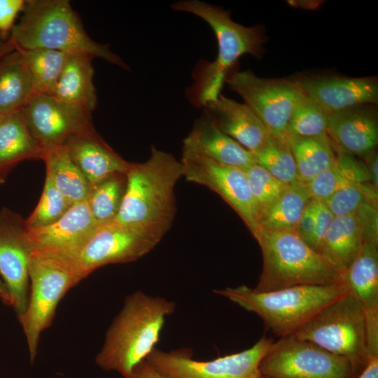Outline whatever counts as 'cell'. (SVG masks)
I'll list each match as a JSON object with an SVG mask.
<instances>
[{
	"label": "cell",
	"instance_id": "obj_1",
	"mask_svg": "<svg viewBox=\"0 0 378 378\" xmlns=\"http://www.w3.org/2000/svg\"><path fill=\"white\" fill-rule=\"evenodd\" d=\"M176 307L173 301L141 290L127 295L107 330L96 356L97 365L122 377L129 375L155 349L166 318L174 313Z\"/></svg>",
	"mask_w": 378,
	"mask_h": 378
},
{
	"label": "cell",
	"instance_id": "obj_2",
	"mask_svg": "<svg viewBox=\"0 0 378 378\" xmlns=\"http://www.w3.org/2000/svg\"><path fill=\"white\" fill-rule=\"evenodd\" d=\"M125 176V194L113 221L164 236L176 211L174 188L183 176L181 160L152 147L145 162L129 164Z\"/></svg>",
	"mask_w": 378,
	"mask_h": 378
},
{
	"label": "cell",
	"instance_id": "obj_3",
	"mask_svg": "<svg viewBox=\"0 0 378 378\" xmlns=\"http://www.w3.org/2000/svg\"><path fill=\"white\" fill-rule=\"evenodd\" d=\"M20 22L11 30L15 48L50 49L68 55L102 58L125 69L128 66L108 46L92 40L67 0L25 1Z\"/></svg>",
	"mask_w": 378,
	"mask_h": 378
},
{
	"label": "cell",
	"instance_id": "obj_4",
	"mask_svg": "<svg viewBox=\"0 0 378 378\" xmlns=\"http://www.w3.org/2000/svg\"><path fill=\"white\" fill-rule=\"evenodd\" d=\"M172 8L195 15L213 30L218 44L216 59L195 76L192 86L195 102L204 106L220 94L227 76L244 55L259 57L263 52L266 36L262 26L245 27L234 22L228 10L200 0H181Z\"/></svg>",
	"mask_w": 378,
	"mask_h": 378
},
{
	"label": "cell",
	"instance_id": "obj_5",
	"mask_svg": "<svg viewBox=\"0 0 378 378\" xmlns=\"http://www.w3.org/2000/svg\"><path fill=\"white\" fill-rule=\"evenodd\" d=\"M214 292L259 316L280 337L293 334L325 306L348 293L342 281L329 285H298L258 291L245 285Z\"/></svg>",
	"mask_w": 378,
	"mask_h": 378
},
{
	"label": "cell",
	"instance_id": "obj_6",
	"mask_svg": "<svg viewBox=\"0 0 378 378\" xmlns=\"http://www.w3.org/2000/svg\"><path fill=\"white\" fill-rule=\"evenodd\" d=\"M255 238L263 259L262 271L254 288L258 291L342 281L340 274L295 230L260 232Z\"/></svg>",
	"mask_w": 378,
	"mask_h": 378
},
{
	"label": "cell",
	"instance_id": "obj_7",
	"mask_svg": "<svg viewBox=\"0 0 378 378\" xmlns=\"http://www.w3.org/2000/svg\"><path fill=\"white\" fill-rule=\"evenodd\" d=\"M29 278L31 293L27 307L18 317L26 337L30 361L33 362L40 335L51 324L59 301L83 279L72 258L43 251H33Z\"/></svg>",
	"mask_w": 378,
	"mask_h": 378
},
{
	"label": "cell",
	"instance_id": "obj_8",
	"mask_svg": "<svg viewBox=\"0 0 378 378\" xmlns=\"http://www.w3.org/2000/svg\"><path fill=\"white\" fill-rule=\"evenodd\" d=\"M293 334L346 358L355 368L365 366L370 358L364 312L349 292L322 308Z\"/></svg>",
	"mask_w": 378,
	"mask_h": 378
},
{
	"label": "cell",
	"instance_id": "obj_9",
	"mask_svg": "<svg viewBox=\"0 0 378 378\" xmlns=\"http://www.w3.org/2000/svg\"><path fill=\"white\" fill-rule=\"evenodd\" d=\"M273 342L262 336L246 350L206 361L194 359L188 348L169 351L155 348L146 361L167 378H258L260 363Z\"/></svg>",
	"mask_w": 378,
	"mask_h": 378
},
{
	"label": "cell",
	"instance_id": "obj_10",
	"mask_svg": "<svg viewBox=\"0 0 378 378\" xmlns=\"http://www.w3.org/2000/svg\"><path fill=\"white\" fill-rule=\"evenodd\" d=\"M225 83L242 98L271 136L287 142L292 112L302 92L299 80L261 78L245 70L232 71Z\"/></svg>",
	"mask_w": 378,
	"mask_h": 378
},
{
	"label": "cell",
	"instance_id": "obj_11",
	"mask_svg": "<svg viewBox=\"0 0 378 378\" xmlns=\"http://www.w3.org/2000/svg\"><path fill=\"white\" fill-rule=\"evenodd\" d=\"M351 361L291 334L273 342L262 358L261 375L272 378H349Z\"/></svg>",
	"mask_w": 378,
	"mask_h": 378
},
{
	"label": "cell",
	"instance_id": "obj_12",
	"mask_svg": "<svg viewBox=\"0 0 378 378\" xmlns=\"http://www.w3.org/2000/svg\"><path fill=\"white\" fill-rule=\"evenodd\" d=\"M162 237L112 221L97 226L72 258L85 279L102 266L136 260L153 250Z\"/></svg>",
	"mask_w": 378,
	"mask_h": 378
},
{
	"label": "cell",
	"instance_id": "obj_13",
	"mask_svg": "<svg viewBox=\"0 0 378 378\" xmlns=\"http://www.w3.org/2000/svg\"><path fill=\"white\" fill-rule=\"evenodd\" d=\"M20 111L43 151L63 145L74 135L94 130L92 113L48 94H33Z\"/></svg>",
	"mask_w": 378,
	"mask_h": 378
},
{
	"label": "cell",
	"instance_id": "obj_14",
	"mask_svg": "<svg viewBox=\"0 0 378 378\" xmlns=\"http://www.w3.org/2000/svg\"><path fill=\"white\" fill-rule=\"evenodd\" d=\"M25 220L8 209L0 211V276L18 316L28 304L29 264L33 252Z\"/></svg>",
	"mask_w": 378,
	"mask_h": 378
},
{
	"label": "cell",
	"instance_id": "obj_15",
	"mask_svg": "<svg viewBox=\"0 0 378 378\" xmlns=\"http://www.w3.org/2000/svg\"><path fill=\"white\" fill-rule=\"evenodd\" d=\"M183 176L218 194L239 214L255 237L258 224L245 170L197 157L182 156Z\"/></svg>",
	"mask_w": 378,
	"mask_h": 378
},
{
	"label": "cell",
	"instance_id": "obj_16",
	"mask_svg": "<svg viewBox=\"0 0 378 378\" xmlns=\"http://www.w3.org/2000/svg\"><path fill=\"white\" fill-rule=\"evenodd\" d=\"M341 278L348 292L354 295L362 306L369 357H378L377 244L364 242Z\"/></svg>",
	"mask_w": 378,
	"mask_h": 378
},
{
	"label": "cell",
	"instance_id": "obj_17",
	"mask_svg": "<svg viewBox=\"0 0 378 378\" xmlns=\"http://www.w3.org/2000/svg\"><path fill=\"white\" fill-rule=\"evenodd\" d=\"M97 226L86 200L73 204L56 222L27 231L34 251L72 258Z\"/></svg>",
	"mask_w": 378,
	"mask_h": 378
},
{
	"label": "cell",
	"instance_id": "obj_18",
	"mask_svg": "<svg viewBox=\"0 0 378 378\" xmlns=\"http://www.w3.org/2000/svg\"><path fill=\"white\" fill-rule=\"evenodd\" d=\"M299 81L304 92L330 114L378 102V81L375 77L318 76Z\"/></svg>",
	"mask_w": 378,
	"mask_h": 378
},
{
	"label": "cell",
	"instance_id": "obj_19",
	"mask_svg": "<svg viewBox=\"0 0 378 378\" xmlns=\"http://www.w3.org/2000/svg\"><path fill=\"white\" fill-rule=\"evenodd\" d=\"M374 104H363L330 114L327 135L337 151L366 155L378 143Z\"/></svg>",
	"mask_w": 378,
	"mask_h": 378
},
{
	"label": "cell",
	"instance_id": "obj_20",
	"mask_svg": "<svg viewBox=\"0 0 378 378\" xmlns=\"http://www.w3.org/2000/svg\"><path fill=\"white\" fill-rule=\"evenodd\" d=\"M182 156L202 158L244 170L255 164L252 152L223 133L205 115L195 120L183 139Z\"/></svg>",
	"mask_w": 378,
	"mask_h": 378
},
{
	"label": "cell",
	"instance_id": "obj_21",
	"mask_svg": "<svg viewBox=\"0 0 378 378\" xmlns=\"http://www.w3.org/2000/svg\"><path fill=\"white\" fill-rule=\"evenodd\" d=\"M203 107L204 115L219 130L252 153L260 150L271 136L263 122L244 103L220 94Z\"/></svg>",
	"mask_w": 378,
	"mask_h": 378
},
{
	"label": "cell",
	"instance_id": "obj_22",
	"mask_svg": "<svg viewBox=\"0 0 378 378\" xmlns=\"http://www.w3.org/2000/svg\"><path fill=\"white\" fill-rule=\"evenodd\" d=\"M91 186L118 174H125L130 162L115 153L94 130L72 136L63 144Z\"/></svg>",
	"mask_w": 378,
	"mask_h": 378
},
{
	"label": "cell",
	"instance_id": "obj_23",
	"mask_svg": "<svg viewBox=\"0 0 378 378\" xmlns=\"http://www.w3.org/2000/svg\"><path fill=\"white\" fill-rule=\"evenodd\" d=\"M92 59L87 55H69L50 95L92 113L97 104Z\"/></svg>",
	"mask_w": 378,
	"mask_h": 378
},
{
	"label": "cell",
	"instance_id": "obj_24",
	"mask_svg": "<svg viewBox=\"0 0 378 378\" xmlns=\"http://www.w3.org/2000/svg\"><path fill=\"white\" fill-rule=\"evenodd\" d=\"M363 243V232L356 211L349 215L334 217L319 253L342 275Z\"/></svg>",
	"mask_w": 378,
	"mask_h": 378
},
{
	"label": "cell",
	"instance_id": "obj_25",
	"mask_svg": "<svg viewBox=\"0 0 378 378\" xmlns=\"http://www.w3.org/2000/svg\"><path fill=\"white\" fill-rule=\"evenodd\" d=\"M33 94L26 62L15 48L0 59V117L20 111Z\"/></svg>",
	"mask_w": 378,
	"mask_h": 378
},
{
	"label": "cell",
	"instance_id": "obj_26",
	"mask_svg": "<svg viewBox=\"0 0 378 378\" xmlns=\"http://www.w3.org/2000/svg\"><path fill=\"white\" fill-rule=\"evenodd\" d=\"M42 157L20 111L0 117V173L22 160Z\"/></svg>",
	"mask_w": 378,
	"mask_h": 378
},
{
	"label": "cell",
	"instance_id": "obj_27",
	"mask_svg": "<svg viewBox=\"0 0 378 378\" xmlns=\"http://www.w3.org/2000/svg\"><path fill=\"white\" fill-rule=\"evenodd\" d=\"M369 181L366 165L351 155L337 151L333 164L305 184L311 198L324 201L344 187Z\"/></svg>",
	"mask_w": 378,
	"mask_h": 378
},
{
	"label": "cell",
	"instance_id": "obj_28",
	"mask_svg": "<svg viewBox=\"0 0 378 378\" xmlns=\"http://www.w3.org/2000/svg\"><path fill=\"white\" fill-rule=\"evenodd\" d=\"M42 160L46 175L71 204L87 200L90 185L63 145L44 149Z\"/></svg>",
	"mask_w": 378,
	"mask_h": 378
},
{
	"label": "cell",
	"instance_id": "obj_29",
	"mask_svg": "<svg viewBox=\"0 0 378 378\" xmlns=\"http://www.w3.org/2000/svg\"><path fill=\"white\" fill-rule=\"evenodd\" d=\"M294 158L298 181L307 183L330 168L336 153L327 134L312 137L291 136L287 141Z\"/></svg>",
	"mask_w": 378,
	"mask_h": 378
},
{
	"label": "cell",
	"instance_id": "obj_30",
	"mask_svg": "<svg viewBox=\"0 0 378 378\" xmlns=\"http://www.w3.org/2000/svg\"><path fill=\"white\" fill-rule=\"evenodd\" d=\"M311 199L305 183L289 184L259 221L255 237L260 232L295 230Z\"/></svg>",
	"mask_w": 378,
	"mask_h": 378
},
{
	"label": "cell",
	"instance_id": "obj_31",
	"mask_svg": "<svg viewBox=\"0 0 378 378\" xmlns=\"http://www.w3.org/2000/svg\"><path fill=\"white\" fill-rule=\"evenodd\" d=\"M18 50L22 52L28 67L34 94L41 93L50 94L62 73L69 55L45 48Z\"/></svg>",
	"mask_w": 378,
	"mask_h": 378
},
{
	"label": "cell",
	"instance_id": "obj_32",
	"mask_svg": "<svg viewBox=\"0 0 378 378\" xmlns=\"http://www.w3.org/2000/svg\"><path fill=\"white\" fill-rule=\"evenodd\" d=\"M125 188V174H114L90 186L87 202L98 226L115 220Z\"/></svg>",
	"mask_w": 378,
	"mask_h": 378
},
{
	"label": "cell",
	"instance_id": "obj_33",
	"mask_svg": "<svg viewBox=\"0 0 378 378\" xmlns=\"http://www.w3.org/2000/svg\"><path fill=\"white\" fill-rule=\"evenodd\" d=\"M329 117L330 113L302 90L292 112L288 139L326 134Z\"/></svg>",
	"mask_w": 378,
	"mask_h": 378
},
{
	"label": "cell",
	"instance_id": "obj_34",
	"mask_svg": "<svg viewBox=\"0 0 378 378\" xmlns=\"http://www.w3.org/2000/svg\"><path fill=\"white\" fill-rule=\"evenodd\" d=\"M253 154L255 164L281 182L289 185L298 181L295 162L288 142L271 136L267 143Z\"/></svg>",
	"mask_w": 378,
	"mask_h": 378
},
{
	"label": "cell",
	"instance_id": "obj_35",
	"mask_svg": "<svg viewBox=\"0 0 378 378\" xmlns=\"http://www.w3.org/2000/svg\"><path fill=\"white\" fill-rule=\"evenodd\" d=\"M253 202L258 224L286 190V184L276 178L261 166L253 164L245 169Z\"/></svg>",
	"mask_w": 378,
	"mask_h": 378
},
{
	"label": "cell",
	"instance_id": "obj_36",
	"mask_svg": "<svg viewBox=\"0 0 378 378\" xmlns=\"http://www.w3.org/2000/svg\"><path fill=\"white\" fill-rule=\"evenodd\" d=\"M71 205L46 175L40 200L25 220L26 226L27 229H36L49 225L58 220Z\"/></svg>",
	"mask_w": 378,
	"mask_h": 378
},
{
	"label": "cell",
	"instance_id": "obj_37",
	"mask_svg": "<svg viewBox=\"0 0 378 378\" xmlns=\"http://www.w3.org/2000/svg\"><path fill=\"white\" fill-rule=\"evenodd\" d=\"M376 191L368 183L353 184L336 191L323 202L334 217L343 216L356 212L365 204L375 205Z\"/></svg>",
	"mask_w": 378,
	"mask_h": 378
},
{
	"label": "cell",
	"instance_id": "obj_38",
	"mask_svg": "<svg viewBox=\"0 0 378 378\" xmlns=\"http://www.w3.org/2000/svg\"><path fill=\"white\" fill-rule=\"evenodd\" d=\"M363 232L364 242L377 244V210L371 204H365L357 211Z\"/></svg>",
	"mask_w": 378,
	"mask_h": 378
},
{
	"label": "cell",
	"instance_id": "obj_39",
	"mask_svg": "<svg viewBox=\"0 0 378 378\" xmlns=\"http://www.w3.org/2000/svg\"><path fill=\"white\" fill-rule=\"evenodd\" d=\"M317 201L316 225L311 248L319 253L323 239L334 218V216L330 211L323 201Z\"/></svg>",
	"mask_w": 378,
	"mask_h": 378
},
{
	"label": "cell",
	"instance_id": "obj_40",
	"mask_svg": "<svg viewBox=\"0 0 378 378\" xmlns=\"http://www.w3.org/2000/svg\"><path fill=\"white\" fill-rule=\"evenodd\" d=\"M318 201L311 199L301 216L295 232L310 247L315 230Z\"/></svg>",
	"mask_w": 378,
	"mask_h": 378
},
{
	"label": "cell",
	"instance_id": "obj_41",
	"mask_svg": "<svg viewBox=\"0 0 378 378\" xmlns=\"http://www.w3.org/2000/svg\"><path fill=\"white\" fill-rule=\"evenodd\" d=\"M24 0H0V31H11L18 14L22 10Z\"/></svg>",
	"mask_w": 378,
	"mask_h": 378
},
{
	"label": "cell",
	"instance_id": "obj_42",
	"mask_svg": "<svg viewBox=\"0 0 378 378\" xmlns=\"http://www.w3.org/2000/svg\"><path fill=\"white\" fill-rule=\"evenodd\" d=\"M123 378H167L154 370L146 360L136 366L132 372Z\"/></svg>",
	"mask_w": 378,
	"mask_h": 378
},
{
	"label": "cell",
	"instance_id": "obj_43",
	"mask_svg": "<svg viewBox=\"0 0 378 378\" xmlns=\"http://www.w3.org/2000/svg\"><path fill=\"white\" fill-rule=\"evenodd\" d=\"M368 159V171L370 176V181L372 182V186L377 190L378 188V158L377 154L374 150L367 154Z\"/></svg>",
	"mask_w": 378,
	"mask_h": 378
},
{
	"label": "cell",
	"instance_id": "obj_44",
	"mask_svg": "<svg viewBox=\"0 0 378 378\" xmlns=\"http://www.w3.org/2000/svg\"><path fill=\"white\" fill-rule=\"evenodd\" d=\"M357 378H378V357H370L364 370Z\"/></svg>",
	"mask_w": 378,
	"mask_h": 378
},
{
	"label": "cell",
	"instance_id": "obj_45",
	"mask_svg": "<svg viewBox=\"0 0 378 378\" xmlns=\"http://www.w3.org/2000/svg\"><path fill=\"white\" fill-rule=\"evenodd\" d=\"M0 299L8 305L11 306V298L10 293L2 280L0 279Z\"/></svg>",
	"mask_w": 378,
	"mask_h": 378
},
{
	"label": "cell",
	"instance_id": "obj_46",
	"mask_svg": "<svg viewBox=\"0 0 378 378\" xmlns=\"http://www.w3.org/2000/svg\"><path fill=\"white\" fill-rule=\"evenodd\" d=\"M15 49L13 44L10 41L5 43L0 39V59L8 52Z\"/></svg>",
	"mask_w": 378,
	"mask_h": 378
},
{
	"label": "cell",
	"instance_id": "obj_47",
	"mask_svg": "<svg viewBox=\"0 0 378 378\" xmlns=\"http://www.w3.org/2000/svg\"><path fill=\"white\" fill-rule=\"evenodd\" d=\"M4 181V176L2 175V173H0V184L3 183Z\"/></svg>",
	"mask_w": 378,
	"mask_h": 378
},
{
	"label": "cell",
	"instance_id": "obj_48",
	"mask_svg": "<svg viewBox=\"0 0 378 378\" xmlns=\"http://www.w3.org/2000/svg\"><path fill=\"white\" fill-rule=\"evenodd\" d=\"M258 378H272V377L261 375V376H260V377H258Z\"/></svg>",
	"mask_w": 378,
	"mask_h": 378
}]
</instances>
